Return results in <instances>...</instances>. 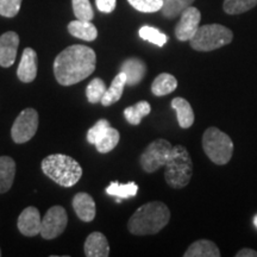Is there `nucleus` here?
Listing matches in <instances>:
<instances>
[{
  "label": "nucleus",
  "instance_id": "obj_30",
  "mask_svg": "<svg viewBox=\"0 0 257 257\" xmlns=\"http://www.w3.org/2000/svg\"><path fill=\"white\" fill-rule=\"evenodd\" d=\"M72 5L76 19L91 22L94 18V11L89 0H72Z\"/></svg>",
  "mask_w": 257,
  "mask_h": 257
},
{
  "label": "nucleus",
  "instance_id": "obj_16",
  "mask_svg": "<svg viewBox=\"0 0 257 257\" xmlns=\"http://www.w3.org/2000/svg\"><path fill=\"white\" fill-rule=\"evenodd\" d=\"M83 251L87 257H107L110 255L107 238L101 232H92L86 239Z\"/></svg>",
  "mask_w": 257,
  "mask_h": 257
},
{
  "label": "nucleus",
  "instance_id": "obj_34",
  "mask_svg": "<svg viewBox=\"0 0 257 257\" xmlns=\"http://www.w3.org/2000/svg\"><path fill=\"white\" fill-rule=\"evenodd\" d=\"M96 9L104 14H111L117 6V0H95Z\"/></svg>",
  "mask_w": 257,
  "mask_h": 257
},
{
  "label": "nucleus",
  "instance_id": "obj_9",
  "mask_svg": "<svg viewBox=\"0 0 257 257\" xmlns=\"http://www.w3.org/2000/svg\"><path fill=\"white\" fill-rule=\"evenodd\" d=\"M68 216L62 206H53L47 211L41 224L40 234L44 239H54L66 230Z\"/></svg>",
  "mask_w": 257,
  "mask_h": 257
},
{
  "label": "nucleus",
  "instance_id": "obj_37",
  "mask_svg": "<svg viewBox=\"0 0 257 257\" xmlns=\"http://www.w3.org/2000/svg\"><path fill=\"white\" fill-rule=\"evenodd\" d=\"M0 256H2V250H0Z\"/></svg>",
  "mask_w": 257,
  "mask_h": 257
},
{
  "label": "nucleus",
  "instance_id": "obj_11",
  "mask_svg": "<svg viewBox=\"0 0 257 257\" xmlns=\"http://www.w3.org/2000/svg\"><path fill=\"white\" fill-rule=\"evenodd\" d=\"M42 218L40 211L36 207L29 206L22 211L19 214L17 226L19 232L27 237H34L41 232Z\"/></svg>",
  "mask_w": 257,
  "mask_h": 257
},
{
  "label": "nucleus",
  "instance_id": "obj_33",
  "mask_svg": "<svg viewBox=\"0 0 257 257\" xmlns=\"http://www.w3.org/2000/svg\"><path fill=\"white\" fill-rule=\"evenodd\" d=\"M23 0H0V16L12 18L18 15Z\"/></svg>",
  "mask_w": 257,
  "mask_h": 257
},
{
  "label": "nucleus",
  "instance_id": "obj_7",
  "mask_svg": "<svg viewBox=\"0 0 257 257\" xmlns=\"http://www.w3.org/2000/svg\"><path fill=\"white\" fill-rule=\"evenodd\" d=\"M173 146L167 140L159 138L146 148L140 157V163L146 173H155L161 167H165L172 155Z\"/></svg>",
  "mask_w": 257,
  "mask_h": 257
},
{
  "label": "nucleus",
  "instance_id": "obj_31",
  "mask_svg": "<svg viewBox=\"0 0 257 257\" xmlns=\"http://www.w3.org/2000/svg\"><path fill=\"white\" fill-rule=\"evenodd\" d=\"M127 2L134 9L143 14H154L161 11L163 5V0H127Z\"/></svg>",
  "mask_w": 257,
  "mask_h": 257
},
{
  "label": "nucleus",
  "instance_id": "obj_27",
  "mask_svg": "<svg viewBox=\"0 0 257 257\" xmlns=\"http://www.w3.org/2000/svg\"><path fill=\"white\" fill-rule=\"evenodd\" d=\"M257 5V0H224L223 9L227 15H240Z\"/></svg>",
  "mask_w": 257,
  "mask_h": 257
},
{
  "label": "nucleus",
  "instance_id": "obj_20",
  "mask_svg": "<svg viewBox=\"0 0 257 257\" xmlns=\"http://www.w3.org/2000/svg\"><path fill=\"white\" fill-rule=\"evenodd\" d=\"M68 32L72 36L86 42H93L98 37L95 25L88 21H80V19L70 22L68 24Z\"/></svg>",
  "mask_w": 257,
  "mask_h": 257
},
{
  "label": "nucleus",
  "instance_id": "obj_19",
  "mask_svg": "<svg viewBox=\"0 0 257 257\" xmlns=\"http://www.w3.org/2000/svg\"><path fill=\"white\" fill-rule=\"evenodd\" d=\"M172 107L176 112L178 123L181 128H189L194 123V112L189 102L184 98H174L172 100Z\"/></svg>",
  "mask_w": 257,
  "mask_h": 257
},
{
  "label": "nucleus",
  "instance_id": "obj_28",
  "mask_svg": "<svg viewBox=\"0 0 257 257\" xmlns=\"http://www.w3.org/2000/svg\"><path fill=\"white\" fill-rule=\"evenodd\" d=\"M140 37L143 38L144 41L156 44L157 47H163L168 41L167 35L161 32L159 29L149 27V25H144L140 29Z\"/></svg>",
  "mask_w": 257,
  "mask_h": 257
},
{
  "label": "nucleus",
  "instance_id": "obj_36",
  "mask_svg": "<svg viewBox=\"0 0 257 257\" xmlns=\"http://www.w3.org/2000/svg\"><path fill=\"white\" fill-rule=\"evenodd\" d=\"M253 225H255L257 229V214H255V217H253Z\"/></svg>",
  "mask_w": 257,
  "mask_h": 257
},
{
  "label": "nucleus",
  "instance_id": "obj_10",
  "mask_svg": "<svg viewBox=\"0 0 257 257\" xmlns=\"http://www.w3.org/2000/svg\"><path fill=\"white\" fill-rule=\"evenodd\" d=\"M201 14L194 6H189L180 15V21L175 27V37L178 41H191L200 27Z\"/></svg>",
  "mask_w": 257,
  "mask_h": 257
},
{
  "label": "nucleus",
  "instance_id": "obj_32",
  "mask_svg": "<svg viewBox=\"0 0 257 257\" xmlns=\"http://www.w3.org/2000/svg\"><path fill=\"white\" fill-rule=\"evenodd\" d=\"M110 121L106 120V119H100L98 120L96 123L93 125V126L89 128L88 133H87V141L88 143H91L94 146V144L98 142L100 138L104 136L107 128L110 127Z\"/></svg>",
  "mask_w": 257,
  "mask_h": 257
},
{
  "label": "nucleus",
  "instance_id": "obj_25",
  "mask_svg": "<svg viewBox=\"0 0 257 257\" xmlns=\"http://www.w3.org/2000/svg\"><path fill=\"white\" fill-rule=\"evenodd\" d=\"M194 0H163L162 11L163 17L168 19H174L179 17L186 9L192 6Z\"/></svg>",
  "mask_w": 257,
  "mask_h": 257
},
{
  "label": "nucleus",
  "instance_id": "obj_6",
  "mask_svg": "<svg viewBox=\"0 0 257 257\" xmlns=\"http://www.w3.org/2000/svg\"><path fill=\"white\" fill-rule=\"evenodd\" d=\"M232 38L233 34L229 28L221 24H207L199 27L189 43L194 50L207 53L227 46L232 42Z\"/></svg>",
  "mask_w": 257,
  "mask_h": 257
},
{
  "label": "nucleus",
  "instance_id": "obj_4",
  "mask_svg": "<svg viewBox=\"0 0 257 257\" xmlns=\"http://www.w3.org/2000/svg\"><path fill=\"white\" fill-rule=\"evenodd\" d=\"M165 179L172 188H184L189 184L193 174V162L184 146H174L166 163Z\"/></svg>",
  "mask_w": 257,
  "mask_h": 257
},
{
  "label": "nucleus",
  "instance_id": "obj_15",
  "mask_svg": "<svg viewBox=\"0 0 257 257\" xmlns=\"http://www.w3.org/2000/svg\"><path fill=\"white\" fill-rule=\"evenodd\" d=\"M120 72H123L126 76V85L136 86L146 76L147 64L138 57H128L121 63Z\"/></svg>",
  "mask_w": 257,
  "mask_h": 257
},
{
  "label": "nucleus",
  "instance_id": "obj_8",
  "mask_svg": "<svg viewBox=\"0 0 257 257\" xmlns=\"http://www.w3.org/2000/svg\"><path fill=\"white\" fill-rule=\"evenodd\" d=\"M38 113L35 108H25L16 118L11 128V137L15 143H27L35 136L38 128Z\"/></svg>",
  "mask_w": 257,
  "mask_h": 257
},
{
  "label": "nucleus",
  "instance_id": "obj_17",
  "mask_svg": "<svg viewBox=\"0 0 257 257\" xmlns=\"http://www.w3.org/2000/svg\"><path fill=\"white\" fill-rule=\"evenodd\" d=\"M16 162L10 156H0V194L9 192L14 185Z\"/></svg>",
  "mask_w": 257,
  "mask_h": 257
},
{
  "label": "nucleus",
  "instance_id": "obj_23",
  "mask_svg": "<svg viewBox=\"0 0 257 257\" xmlns=\"http://www.w3.org/2000/svg\"><path fill=\"white\" fill-rule=\"evenodd\" d=\"M138 192V186L136 182H127V184H119V182L113 181L106 188V193L111 197L123 199H128L136 197Z\"/></svg>",
  "mask_w": 257,
  "mask_h": 257
},
{
  "label": "nucleus",
  "instance_id": "obj_18",
  "mask_svg": "<svg viewBox=\"0 0 257 257\" xmlns=\"http://www.w3.org/2000/svg\"><path fill=\"white\" fill-rule=\"evenodd\" d=\"M185 257H219L220 250L217 244L208 239L195 240L184 253Z\"/></svg>",
  "mask_w": 257,
  "mask_h": 257
},
{
  "label": "nucleus",
  "instance_id": "obj_26",
  "mask_svg": "<svg viewBox=\"0 0 257 257\" xmlns=\"http://www.w3.org/2000/svg\"><path fill=\"white\" fill-rule=\"evenodd\" d=\"M119 140H120L119 131H118L117 128L110 126L107 128V131H106L104 136H102L100 140L94 144V146L96 148V150H98L100 154H107L112 152V150L118 146Z\"/></svg>",
  "mask_w": 257,
  "mask_h": 257
},
{
  "label": "nucleus",
  "instance_id": "obj_3",
  "mask_svg": "<svg viewBox=\"0 0 257 257\" xmlns=\"http://www.w3.org/2000/svg\"><path fill=\"white\" fill-rule=\"evenodd\" d=\"M41 168L50 180L67 188L75 186L82 176V168L78 161L62 154L44 157Z\"/></svg>",
  "mask_w": 257,
  "mask_h": 257
},
{
  "label": "nucleus",
  "instance_id": "obj_2",
  "mask_svg": "<svg viewBox=\"0 0 257 257\" xmlns=\"http://www.w3.org/2000/svg\"><path fill=\"white\" fill-rule=\"evenodd\" d=\"M170 220V211L161 201L147 202L138 207L127 223L130 233L136 236L156 234L165 229Z\"/></svg>",
  "mask_w": 257,
  "mask_h": 257
},
{
  "label": "nucleus",
  "instance_id": "obj_24",
  "mask_svg": "<svg viewBox=\"0 0 257 257\" xmlns=\"http://www.w3.org/2000/svg\"><path fill=\"white\" fill-rule=\"evenodd\" d=\"M152 112V106L148 101H140L136 105L128 106L124 110V117L131 125H138L146 115Z\"/></svg>",
  "mask_w": 257,
  "mask_h": 257
},
{
  "label": "nucleus",
  "instance_id": "obj_29",
  "mask_svg": "<svg viewBox=\"0 0 257 257\" xmlns=\"http://www.w3.org/2000/svg\"><path fill=\"white\" fill-rule=\"evenodd\" d=\"M106 89L107 88H106L105 82L102 81L100 78H94L88 83L87 87H86V96H87V100L91 102V104L100 102L102 96L105 94Z\"/></svg>",
  "mask_w": 257,
  "mask_h": 257
},
{
  "label": "nucleus",
  "instance_id": "obj_22",
  "mask_svg": "<svg viewBox=\"0 0 257 257\" xmlns=\"http://www.w3.org/2000/svg\"><path fill=\"white\" fill-rule=\"evenodd\" d=\"M178 87V80L169 73H161L153 81L152 92L156 96L168 95Z\"/></svg>",
  "mask_w": 257,
  "mask_h": 257
},
{
  "label": "nucleus",
  "instance_id": "obj_14",
  "mask_svg": "<svg viewBox=\"0 0 257 257\" xmlns=\"http://www.w3.org/2000/svg\"><path fill=\"white\" fill-rule=\"evenodd\" d=\"M73 208L80 220L85 221V223L94 220L96 213L95 202L88 193L80 192L74 195Z\"/></svg>",
  "mask_w": 257,
  "mask_h": 257
},
{
  "label": "nucleus",
  "instance_id": "obj_13",
  "mask_svg": "<svg viewBox=\"0 0 257 257\" xmlns=\"http://www.w3.org/2000/svg\"><path fill=\"white\" fill-rule=\"evenodd\" d=\"M37 54L32 48H25L17 69V76L22 82H32L37 76Z\"/></svg>",
  "mask_w": 257,
  "mask_h": 257
},
{
  "label": "nucleus",
  "instance_id": "obj_35",
  "mask_svg": "<svg viewBox=\"0 0 257 257\" xmlns=\"http://www.w3.org/2000/svg\"><path fill=\"white\" fill-rule=\"evenodd\" d=\"M236 257H257V251L252 249H240L236 253Z\"/></svg>",
  "mask_w": 257,
  "mask_h": 257
},
{
  "label": "nucleus",
  "instance_id": "obj_12",
  "mask_svg": "<svg viewBox=\"0 0 257 257\" xmlns=\"http://www.w3.org/2000/svg\"><path fill=\"white\" fill-rule=\"evenodd\" d=\"M19 47V36L15 31H8L0 36V66L9 68L15 63Z\"/></svg>",
  "mask_w": 257,
  "mask_h": 257
},
{
  "label": "nucleus",
  "instance_id": "obj_21",
  "mask_svg": "<svg viewBox=\"0 0 257 257\" xmlns=\"http://www.w3.org/2000/svg\"><path fill=\"white\" fill-rule=\"evenodd\" d=\"M125 85H126V76L123 72H119L114 76L110 87L106 89L100 101L102 106H111L119 100L121 95H123Z\"/></svg>",
  "mask_w": 257,
  "mask_h": 257
},
{
  "label": "nucleus",
  "instance_id": "obj_1",
  "mask_svg": "<svg viewBox=\"0 0 257 257\" xmlns=\"http://www.w3.org/2000/svg\"><path fill=\"white\" fill-rule=\"evenodd\" d=\"M96 55L92 48L74 44L61 51L54 61V75L62 86H72L95 70Z\"/></svg>",
  "mask_w": 257,
  "mask_h": 257
},
{
  "label": "nucleus",
  "instance_id": "obj_5",
  "mask_svg": "<svg viewBox=\"0 0 257 257\" xmlns=\"http://www.w3.org/2000/svg\"><path fill=\"white\" fill-rule=\"evenodd\" d=\"M202 149L212 162L224 166L230 162L233 154V142L229 135L218 127L206 128L202 135Z\"/></svg>",
  "mask_w": 257,
  "mask_h": 257
}]
</instances>
